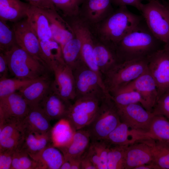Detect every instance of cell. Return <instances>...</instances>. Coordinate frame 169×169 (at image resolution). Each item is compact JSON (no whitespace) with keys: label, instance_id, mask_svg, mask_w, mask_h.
<instances>
[{"label":"cell","instance_id":"cell-43","mask_svg":"<svg viewBox=\"0 0 169 169\" xmlns=\"http://www.w3.org/2000/svg\"><path fill=\"white\" fill-rule=\"evenodd\" d=\"M85 154L93 163L96 169H101V163L100 159L91 142Z\"/></svg>","mask_w":169,"mask_h":169},{"label":"cell","instance_id":"cell-4","mask_svg":"<svg viewBox=\"0 0 169 169\" xmlns=\"http://www.w3.org/2000/svg\"><path fill=\"white\" fill-rule=\"evenodd\" d=\"M148 57L118 63L103 76L109 93L128 84L148 70Z\"/></svg>","mask_w":169,"mask_h":169},{"label":"cell","instance_id":"cell-19","mask_svg":"<svg viewBox=\"0 0 169 169\" xmlns=\"http://www.w3.org/2000/svg\"><path fill=\"white\" fill-rule=\"evenodd\" d=\"M51 89L41 101L38 106L51 120L65 118L71 105Z\"/></svg>","mask_w":169,"mask_h":169},{"label":"cell","instance_id":"cell-52","mask_svg":"<svg viewBox=\"0 0 169 169\" xmlns=\"http://www.w3.org/2000/svg\"><path fill=\"white\" fill-rule=\"evenodd\" d=\"M167 0L168 1V3H169V0Z\"/></svg>","mask_w":169,"mask_h":169},{"label":"cell","instance_id":"cell-22","mask_svg":"<svg viewBox=\"0 0 169 169\" xmlns=\"http://www.w3.org/2000/svg\"><path fill=\"white\" fill-rule=\"evenodd\" d=\"M26 18L39 40L52 39L49 22L44 9L29 4Z\"/></svg>","mask_w":169,"mask_h":169},{"label":"cell","instance_id":"cell-21","mask_svg":"<svg viewBox=\"0 0 169 169\" xmlns=\"http://www.w3.org/2000/svg\"><path fill=\"white\" fill-rule=\"evenodd\" d=\"M91 141L89 131L85 128L76 131L71 142L58 148L63 153L65 161L81 158L89 147Z\"/></svg>","mask_w":169,"mask_h":169},{"label":"cell","instance_id":"cell-28","mask_svg":"<svg viewBox=\"0 0 169 169\" xmlns=\"http://www.w3.org/2000/svg\"><path fill=\"white\" fill-rule=\"evenodd\" d=\"M42 61L51 71L58 64L64 62L60 44L53 39L39 40Z\"/></svg>","mask_w":169,"mask_h":169},{"label":"cell","instance_id":"cell-42","mask_svg":"<svg viewBox=\"0 0 169 169\" xmlns=\"http://www.w3.org/2000/svg\"><path fill=\"white\" fill-rule=\"evenodd\" d=\"M14 150L10 149L0 151V169H11Z\"/></svg>","mask_w":169,"mask_h":169},{"label":"cell","instance_id":"cell-32","mask_svg":"<svg viewBox=\"0 0 169 169\" xmlns=\"http://www.w3.org/2000/svg\"><path fill=\"white\" fill-rule=\"evenodd\" d=\"M145 134L147 138L169 143V120L163 115H155Z\"/></svg>","mask_w":169,"mask_h":169},{"label":"cell","instance_id":"cell-51","mask_svg":"<svg viewBox=\"0 0 169 169\" xmlns=\"http://www.w3.org/2000/svg\"><path fill=\"white\" fill-rule=\"evenodd\" d=\"M166 46L167 47V48H168L169 50V43L168 44H165Z\"/></svg>","mask_w":169,"mask_h":169},{"label":"cell","instance_id":"cell-10","mask_svg":"<svg viewBox=\"0 0 169 169\" xmlns=\"http://www.w3.org/2000/svg\"><path fill=\"white\" fill-rule=\"evenodd\" d=\"M117 107L121 122L136 130L146 132L149 130L155 115L141 104Z\"/></svg>","mask_w":169,"mask_h":169},{"label":"cell","instance_id":"cell-38","mask_svg":"<svg viewBox=\"0 0 169 169\" xmlns=\"http://www.w3.org/2000/svg\"><path fill=\"white\" fill-rule=\"evenodd\" d=\"M17 45L13 30L7 23L0 19V51L5 53Z\"/></svg>","mask_w":169,"mask_h":169},{"label":"cell","instance_id":"cell-7","mask_svg":"<svg viewBox=\"0 0 169 169\" xmlns=\"http://www.w3.org/2000/svg\"><path fill=\"white\" fill-rule=\"evenodd\" d=\"M72 70L75 80L76 99L88 96L102 100L110 95L98 75L84 62Z\"/></svg>","mask_w":169,"mask_h":169},{"label":"cell","instance_id":"cell-36","mask_svg":"<svg viewBox=\"0 0 169 169\" xmlns=\"http://www.w3.org/2000/svg\"><path fill=\"white\" fill-rule=\"evenodd\" d=\"M38 79H26L7 77L0 79V98L18 91Z\"/></svg>","mask_w":169,"mask_h":169},{"label":"cell","instance_id":"cell-9","mask_svg":"<svg viewBox=\"0 0 169 169\" xmlns=\"http://www.w3.org/2000/svg\"><path fill=\"white\" fill-rule=\"evenodd\" d=\"M148 69L156 83L158 98L169 90V50L166 45L148 57Z\"/></svg>","mask_w":169,"mask_h":169},{"label":"cell","instance_id":"cell-18","mask_svg":"<svg viewBox=\"0 0 169 169\" xmlns=\"http://www.w3.org/2000/svg\"><path fill=\"white\" fill-rule=\"evenodd\" d=\"M44 9L49 22L52 39L58 43L62 48L75 37L73 29L67 20L55 9Z\"/></svg>","mask_w":169,"mask_h":169},{"label":"cell","instance_id":"cell-27","mask_svg":"<svg viewBox=\"0 0 169 169\" xmlns=\"http://www.w3.org/2000/svg\"><path fill=\"white\" fill-rule=\"evenodd\" d=\"M29 4L20 0H0V19L14 23L23 19Z\"/></svg>","mask_w":169,"mask_h":169},{"label":"cell","instance_id":"cell-47","mask_svg":"<svg viewBox=\"0 0 169 169\" xmlns=\"http://www.w3.org/2000/svg\"><path fill=\"white\" fill-rule=\"evenodd\" d=\"M85 153L81 159V169H96L92 162L85 155Z\"/></svg>","mask_w":169,"mask_h":169},{"label":"cell","instance_id":"cell-40","mask_svg":"<svg viewBox=\"0 0 169 169\" xmlns=\"http://www.w3.org/2000/svg\"><path fill=\"white\" fill-rule=\"evenodd\" d=\"M152 112L154 115H163L169 120V90L158 98Z\"/></svg>","mask_w":169,"mask_h":169},{"label":"cell","instance_id":"cell-26","mask_svg":"<svg viewBox=\"0 0 169 169\" xmlns=\"http://www.w3.org/2000/svg\"><path fill=\"white\" fill-rule=\"evenodd\" d=\"M29 155L36 163L37 169H60L65 161L61 151L53 145Z\"/></svg>","mask_w":169,"mask_h":169},{"label":"cell","instance_id":"cell-44","mask_svg":"<svg viewBox=\"0 0 169 169\" xmlns=\"http://www.w3.org/2000/svg\"><path fill=\"white\" fill-rule=\"evenodd\" d=\"M145 0L149 1L151 0H111V2L112 5L118 7L130 5L140 11L142 2Z\"/></svg>","mask_w":169,"mask_h":169},{"label":"cell","instance_id":"cell-33","mask_svg":"<svg viewBox=\"0 0 169 169\" xmlns=\"http://www.w3.org/2000/svg\"><path fill=\"white\" fill-rule=\"evenodd\" d=\"M111 97L117 106H126L143 101L139 93L136 90L121 87L110 93Z\"/></svg>","mask_w":169,"mask_h":169},{"label":"cell","instance_id":"cell-1","mask_svg":"<svg viewBox=\"0 0 169 169\" xmlns=\"http://www.w3.org/2000/svg\"><path fill=\"white\" fill-rule=\"evenodd\" d=\"M142 15L130 11L126 6L118 7L105 18L89 27L94 36L101 42L115 47V45L143 20Z\"/></svg>","mask_w":169,"mask_h":169},{"label":"cell","instance_id":"cell-20","mask_svg":"<svg viewBox=\"0 0 169 169\" xmlns=\"http://www.w3.org/2000/svg\"><path fill=\"white\" fill-rule=\"evenodd\" d=\"M93 54L95 62L102 77L115 65L120 63L114 48L101 42L94 36Z\"/></svg>","mask_w":169,"mask_h":169},{"label":"cell","instance_id":"cell-25","mask_svg":"<svg viewBox=\"0 0 169 169\" xmlns=\"http://www.w3.org/2000/svg\"><path fill=\"white\" fill-rule=\"evenodd\" d=\"M24 125V138L18 147L26 151L29 155L36 154L46 147L53 145L51 132L44 133Z\"/></svg>","mask_w":169,"mask_h":169},{"label":"cell","instance_id":"cell-37","mask_svg":"<svg viewBox=\"0 0 169 169\" xmlns=\"http://www.w3.org/2000/svg\"><path fill=\"white\" fill-rule=\"evenodd\" d=\"M56 10L64 18L78 15L80 7L84 0H51Z\"/></svg>","mask_w":169,"mask_h":169},{"label":"cell","instance_id":"cell-13","mask_svg":"<svg viewBox=\"0 0 169 169\" xmlns=\"http://www.w3.org/2000/svg\"><path fill=\"white\" fill-rule=\"evenodd\" d=\"M114 10L111 0H84L78 16L90 27L103 20Z\"/></svg>","mask_w":169,"mask_h":169},{"label":"cell","instance_id":"cell-35","mask_svg":"<svg viewBox=\"0 0 169 169\" xmlns=\"http://www.w3.org/2000/svg\"><path fill=\"white\" fill-rule=\"evenodd\" d=\"M128 145L110 146L107 157V169H125L126 151Z\"/></svg>","mask_w":169,"mask_h":169},{"label":"cell","instance_id":"cell-16","mask_svg":"<svg viewBox=\"0 0 169 169\" xmlns=\"http://www.w3.org/2000/svg\"><path fill=\"white\" fill-rule=\"evenodd\" d=\"M30 107L18 92L0 98V121L5 120H23Z\"/></svg>","mask_w":169,"mask_h":169},{"label":"cell","instance_id":"cell-12","mask_svg":"<svg viewBox=\"0 0 169 169\" xmlns=\"http://www.w3.org/2000/svg\"><path fill=\"white\" fill-rule=\"evenodd\" d=\"M12 28L17 45L43 63L41 59L39 40L26 19L14 23Z\"/></svg>","mask_w":169,"mask_h":169},{"label":"cell","instance_id":"cell-8","mask_svg":"<svg viewBox=\"0 0 169 169\" xmlns=\"http://www.w3.org/2000/svg\"><path fill=\"white\" fill-rule=\"evenodd\" d=\"M102 100L93 97L77 98L70 106L65 119L76 131L85 128L95 118Z\"/></svg>","mask_w":169,"mask_h":169},{"label":"cell","instance_id":"cell-2","mask_svg":"<svg viewBox=\"0 0 169 169\" xmlns=\"http://www.w3.org/2000/svg\"><path fill=\"white\" fill-rule=\"evenodd\" d=\"M143 20L115 46L120 63L148 57L165 44L151 33Z\"/></svg>","mask_w":169,"mask_h":169},{"label":"cell","instance_id":"cell-45","mask_svg":"<svg viewBox=\"0 0 169 169\" xmlns=\"http://www.w3.org/2000/svg\"><path fill=\"white\" fill-rule=\"evenodd\" d=\"M26 0L30 4L43 9H55L54 6L51 2V0Z\"/></svg>","mask_w":169,"mask_h":169},{"label":"cell","instance_id":"cell-29","mask_svg":"<svg viewBox=\"0 0 169 169\" xmlns=\"http://www.w3.org/2000/svg\"><path fill=\"white\" fill-rule=\"evenodd\" d=\"M50 121L38 105L30 107L27 115L23 120L26 126L44 133L51 132L52 127Z\"/></svg>","mask_w":169,"mask_h":169},{"label":"cell","instance_id":"cell-39","mask_svg":"<svg viewBox=\"0 0 169 169\" xmlns=\"http://www.w3.org/2000/svg\"><path fill=\"white\" fill-rule=\"evenodd\" d=\"M11 169H37L36 163L20 147L14 151Z\"/></svg>","mask_w":169,"mask_h":169},{"label":"cell","instance_id":"cell-30","mask_svg":"<svg viewBox=\"0 0 169 169\" xmlns=\"http://www.w3.org/2000/svg\"><path fill=\"white\" fill-rule=\"evenodd\" d=\"M75 131L66 119L59 120L51 130L53 145L57 148L67 145L71 142Z\"/></svg>","mask_w":169,"mask_h":169},{"label":"cell","instance_id":"cell-11","mask_svg":"<svg viewBox=\"0 0 169 169\" xmlns=\"http://www.w3.org/2000/svg\"><path fill=\"white\" fill-rule=\"evenodd\" d=\"M51 71L54 76L52 90L66 100H74L76 96L72 69L63 62L54 67Z\"/></svg>","mask_w":169,"mask_h":169},{"label":"cell","instance_id":"cell-24","mask_svg":"<svg viewBox=\"0 0 169 169\" xmlns=\"http://www.w3.org/2000/svg\"><path fill=\"white\" fill-rule=\"evenodd\" d=\"M145 138L144 132L121 122L104 140L110 146L129 145Z\"/></svg>","mask_w":169,"mask_h":169},{"label":"cell","instance_id":"cell-31","mask_svg":"<svg viewBox=\"0 0 169 169\" xmlns=\"http://www.w3.org/2000/svg\"><path fill=\"white\" fill-rule=\"evenodd\" d=\"M61 49L64 62L72 70L84 62L81 53V43L76 36L66 43Z\"/></svg>","mask_w":169,"mask_h":169},{"label":"cell","instance_id":"cell-46","mask_svg":"<svg viewBox=\"0 0 169 169\" xmlns=\"http://www.w3.org/2000/svg\"><path fill=\"white\" fill-rule=\"evenodd\" d=\"M9 71L7 60L5 54L2 52L0 53V78L7 77Z\"/></svg>","mask_w":169,"mask_h":169},{"label":"cell","instance_id":"cell-3","mask_svg":"<svg viewBox=\"0 0 169 169\" xmlns=\"http://www.w3.org/2000/svg\"><path fill=\"white\" fill-rule=\"evenodd\" d=\"M9 72L15 78L33 79L47 76L50 70L42 62L33 57L17 45L4 53Z\"/></svg>","mask_w":169,"mask_h":169},{"label":"cell","instance_id":"cell-14","mask_svg":"<svg viewBox=\"0 0 169 169\" xmlns=\"http://www.w3.org/2000/svg\"><path fill=\"white\" fill-rule=\"evenodd\" d=\"M152 139L137 141L127 148L125 169H134L138 166L153 163Z\"/></svg>","mask_w":169,"mask_h":169},{"label":"cell","instance_id":"cell-15","mask_svg":"<svg viewBox=\"0 0 169 169\" xmlns=\"http://www.w3.org/2000/svg\"><path fill=\"white\" fill-rule=\"evenodd\" d=\"M122 87L138 92L142 100V106L147 110L152 112L158 96L156 83L148 69L135 80Z\"/></svg>","mask_w":169,"mask_h":169},{"label":"cell","instance_id":"cell-50","mask_svg":"<svg viewBox=\"0 0 169 169\" xmlns=\"http://www.w3.org/2000/svg\"><path fill=\"white\" fill-rule=\"evenodd\" d=\"M71 165L69 161H64L61 166L60 169H71Z\"/></svg>","mask_w":169,"mask_h":169},{"label":"cell","instance_id":"cell-48","mask_svg":"<svg viewBox=\"0 0 169 169\" xmlns=\"http://www.w3.org/2000/svg\"><path fill=\"white\" fill-rule=\"evenodd\" d=\"M82 157L75 158L68 161L71 164V169H81V163Z\"/></svg>","mask_w":169,"mask_h":169},{"label":"cell","instance_id":"cell-5","mask_svg":"<svg viewBox=\"0 0 169 169\" xmlns=\"http://www.w3.org/2000/svg\"><path fill=\"white\" fill-rule=\"evenodd\" d=\"M121 122L117 107L110 95L101 100L95 118L85 128L91 141H99L104 139Z\"/></svg>","mask_w":169,"mask_h":169},{"label":"cell","instance_id":"cell-49","mask_svg":"<svg viewBox=\"0 0 169 169\" xmlns=\"http://www.w3.org/2000/svg\"><path fill=\"white\" fill-rule=\"evenodd\" d=\"M134 169H160L159 167L154 163L144 164L136 167Z\"/></svg>","mask_w":169,"mask_h":169},{"label":"cell","instance_id":"cell-41","mask_svg":"<svg viewBox=\"0 0 169 169\" xmlns=\"http://www.w3.org/2000/svg\"><path fill=\"white\" fill-rule=\"evenodd\" d=\"M90 142L100 157L101 163V169H107L108 155L111 146L104 140Z\"/></svg>","mask_w":169,"mask_h":169},{"label":"cell","instance_id":"cell-17","mask_svg":"<svg viewBox=\"0 0 169 169\" xmlns=\"http://www.w3.org/2000/svg\"><path fill=\"white\" fill-rule=\"evenodd\" d=\"M24 130L23 120L0 121V151L15 150L20 146L24 138Z\"/></svg>","mask_w":169,"mask_h":169},{"label":"cell","instance_id":"cell-23","mask_svg":"<svg viewBox=\"0 0 169 169\" xmlns=\"http://www.w3.org/2000/svg\"><path fill=\"white\" fill-rule=\"evenodd\" d=\"M52 82L47 76L36 80L18 91L30 107L38 106L51 90Z\"/></svg>","mask_w":169,"mask_h":169},{"label":"cell","instance_id":"cell-34","mask_svg":"<svg viewBox=\"0 0 169 169\" xmlns=\"http://www.w3.org/2000/svg\"><path fill=\"white\" fill-rule=\"evenodd\" d=\"M153 163L160 169H169V143L152 139Z\"/></svg>","mask_w":169,"mask_h":169},{"label":"cell","instance_id":"cell-6","mask_svg":"<svg viewBox=\"0 0 169 169\" xmlns=\"http://www.w3.org/2000/svg\"><path fill=\"white\" fill-rule=\"evenodd\" d=\"M169 4L158 0H151L142 3L140 11L149 29L165 44L169 42Z\"/></svg>","mask_w":169,"mask_h":169}]
</instances>
